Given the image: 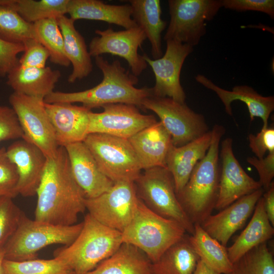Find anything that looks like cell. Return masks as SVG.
Listing matches in <instances>:
<instances>
[{"label":"cell","mask_w":274,"mask_h":274,"mask_svg":"<svg viewBox=\"0 0 274 274\" xmlns=\"http://www.w3.org/2000/svg\"><path fill=\"white\" fill-rule=\"evenodd\" d=\"M36 195L35 219L38 221L73 225L86 210V196L74 178L64 147H59L55 157L47 158Z\"/></svg>","instance_id":"1"},{"label":"cell","mask_w":274,"mask_h":274,"mask_svg":"<svg viewBox=\"0 0 274 274\" xmlns=\"http://www.w3.org/2000/svg\"><path fill=\"white\" fill-rule=\"evenodd\" d=\"M193 274H220L199 260Z\"/></svg>","instance_id":"46"},{"label":"cell","mask_w":274,"mask_h":274,"mask_svg":"<svg viewBox=\"0 0 274 274\" xmlns=\"http://www.w3.org/2000/svg\"><path fill=\"white\" fill-rule=\"evenodd\" d=\"M8 196H0V250L17 229L25 214Z\"/></svg>","instance_id":"37"},{"label":"cell","mask_w":274,"mask_h":274,"mask_svg":"<svg viewBox=\"0 0 274 274\" xmlns=\"http://www.w3.org/2000/svg\"><path fill=\"white\" fill-rule=\"evenodd\" d=\"M166 42L165 52L160 58L152 59L146 54L142 55L155 75L153 96L169 97L184 103L186 96L181 84L180 74L183 63L193 47L174 40Z\"/></svg>","instance_id":"13"},{"label":"cell","mask_w":274,"mask_h":274,"mask_svg":"<svg viewBox=\"0 0 274 274\" xmlns=\"http://www.w3.org/2000/svg\"><path fill=\"white\" fill-rule=\"evenodd\" d=\"M264 207L266 215L271 224L274 226V183H271L269 188L262 195Z\"/></svg>","instance_id":"45"},{"label":"cell","mask_w":274,"mask_h":274,"mask_svg":"<svg viewBox=\"0 0 274 274\" xmlns=\"http://www.w3.org/2000/svg\"><path fill=\"white\" fill-rule=\"evenodd\" d=\"M199 258L186 234L152 263L153 274H193Z\"/></svg>","instance_id":"31"},{"label":"cell","mask_w":274,"mask_h":274,"mask_svg":"<svg viewBox=\"0 0 274 274\" xmlns=\"http://www.w3.org/2000/svg\"><path fill=\"white\" fill-rule=\"evenodd\" d=\"M67 13L75 21H101L129 29L137 27L129 4L109 5L98 0H68Z\"/></svg>","instance_id":"24"},{"label":"cell","mask_w":274,"mask_h":274,"mask_svg":"<svg viewBox=\"0 0 274 274\" xmlns=\"http://www.w3.org/2000/svg\"><path fill=\"white\" fill-rule=\"evenodd\" d=\"M60 77L59 71L49 66L24 67L18 64L8 74L7 84L14 92L44 99L54 91Z\"/></svg>","instance_id":"25"},{"label":"cell","mask_w":274,"mask_h":274,"mask_svg":"<svg viewBox=\"0 0 274 274\" xmlns=\"http://www.w3.org/2000/svg\"><path fill=\"white\" fill-rule=\"evenodd\" d=\"M132 18L137 26L145 33L151 45L154 59L163 55L161 34L167 22L161 19V8L159 0H130Z\"/></svg>","instance_id":"28"},{"label":"cell","mask_w":274,"mask_h":274,"mask_svg":"<svg viewBox=\"0 0 274 274\" xmlns=\"http://www.w3.org/2000/svg\"><path fill=\"white\" fill-rule=\"evenodd\" d=\"M189 242L199 259L220 274H232L233 264L225 246L207 233L199 224H194Z\"/></svg>","instance_id":"30"},{"label":"cell","mask_w":274,"mask_h":274,"mask_svg":"<svg viewBox=\"0 0 274 274\" xmlns=\"http://www.w3.org/2000/svg\"><path fill=\"white\" fill-rule=\"evenodd\" d=\"M24 50L22 43H12L0 39V77H4L18 65V54Z\"/></svg>","instance_id":"41"},{"label":"cell","mask_w":274,"mask_h":274,"mask_svg":"<svg viewBox=\"0 0 274 274\" xmlns=\"http://www.w3.org/2000/svg\"><path fill=\"white\" fill-rule=\"evenodd\" d=\"M232 274H233V273H232Z\"/></svg>","instance_id":"48"},{"label":"cell","mask_w":274,"mask_h":274,"mask_svg":"<svg viewBox=\"0 0 274 274\" xmlns=\"http://www.w3.org/2000/svg\"><path fill=\"white\" fill-rule=\"evenodd\" d=\"M195 78L197 82L216 93L224 105L227 114L232 115L231 104L233 101L238 100L246 105L251 121L255 117H259L263 122L262 128L268 127L269 117L274 110L273 96H264L248 85L235 86L231 91L226 90L201 74L197 75Z\"/></svg>","instance_id":"21"},{"label":"cell","mask_w":274,"mask_h":274,"mask_svg":"<svg viewBox=\"0 0 274 274\" xmlns=\"http://www.w3.org/2000/svg\"><path fill=\"white\" fill-rule=\"evenodd\" d=\"M139 201L134 182L121 181L96 197L86 198L85 204L94 219L122 232L131 221Z\"/></svg>","instance_id":"12"},{"label":"cell","mask_w":274,"mask_h":274,"mask_svg":"<svg viewBox=\"0 0 274 274\" xmlns=\"http://www.w3.org/2000/svg\"><path fill=\"white\" fill-rule=\"evenodd\" d=\"M103 78L96 86L81 91H53L44 98L46 103L79 102L91 110L113 104H126L142 108L145 99L152 96V88H136L137 77L123 67L118 60L111 63L102 56L95 57Z\"/></svg>","instance_id":"2"},{"label":"cell","mask_w":274,"mask_h":274,"mask_svg":"<svg viewBox=\"0 0 274 274\" xmlns=\"http://www.w3.org/2000/svg\"><path fill=\"white\" fill-rule=\"evenodd\" d=\"M170 21L163 39L193 47L206 33L207 23L222 7L221 0H169Z\"/></svg>","instance_id":"9"},{"label":"cell","mask_w":274,"mask_h":274,"mask_svg":"<svg viewBox=\"0 0 274 274\" xmlns=\"http://www.w3.org/2000/svg\"><path fill=\"white\" fill-rule=\"evenodd\" d=\"M83 222L61 226L32 220L25 214L4 248L5 259L24 261L36 259L38 252L53 244L68 246L80 233Z\"/></svg>","instance_id":"6"},{"label":"cell","mask_w":274,"mask_h":274,"mask_svg":"<svg viewBox=\"0 0 274 274\" xmlns=\"http://www.w3.org/2000/svg\"><path fill=\"white\" fill-rule=\"evenodd\" d=\"M74 241L56 249L54 258L63 261L74 274H84L115 253L123 243L121 232L101 224L88 213Z\"/></svg>","instance_id":"4"},{"label":"cell","mask_w":274,"mask_h":274,"mask_svg":"<svg viewBox=\"0 0 274 274\" xmlns=\"http://www.w3.org/2000/svg\"><path fill=\"white\" fill-rule=\"evenodd\" d=\"M68 2V0H3L4 5L14 9L30 23L65 15Z\"/></svg>","instance_id":"32"},{"label":"cell","mask_w":274,"mask_h":274,"mask_svg":"<svg viewBox=\"0 0 274 274\" xmlns=\"http://www.w3.org/2000/svg\"><path fill=\"white\" fill-rule=\"evenodd\" d=\"M45 107L59 147L83 142L88 134L90 110L68 102H45Z\"/></svg>","instance_id":"19"},{"label":"cell","mask_w":274,"mask_h":274,"mask_svg":"<svg viewBox=\"0 0 274 274\" xmlns=\"http://www.w3.org/2000/svg\"><path fill=\"white\" fill-rule=\"evenodd\" d=\"M209 130L201 136L180 146H171L166 159V168L172 176L176 194L184 187L196 164L206 155L211 143Z\"/></svg>","instance_id":"23"},{"label":"cell","mask_w":274,"mask_h":274,"mask_svg":"<svg viewBox=\"0 0 274 274\" xmlns=\"http://www.w3.org/2000/svg\"><path fill=\"white\" fill-rule=\"evenodd\" d=\"M74 179L86 198L96 197L109 190L114 183L99 169L83 142L64 147Z\"/></svg>","instance_id":"20"},{"label":"cell","mask_w":274,"mask_h":274,"mask_svg":"<svg viewBox=\"0 0 274 274\" xmlns=\"http://www.w3.org/2000/svg\"><path fill=\"white\" fill-rule=\"evenodd\" d=\"M3 266L5 274H74L63 261L54 257L24 261L4 259Z\"/></svg>","instance_id":"35"},{"label":"cell","mask_w":274,"mask_h":274,"mask_svg":"<svg viewBox=\"0 0 274 274\" xmlns=\"http://www.w3.org/2000/svg\"><path fill=\"white\" fill-rule=\"evenodd\" d=\"M22 44L24 50L19 59L18 64L24 67H45L50 56L46 48L34 39H28Z\"/></svg>","instance_id":"39"},{"label":"cell","mask_w":274,"mask_h":274,"mask_svg":"<svg viewBox=\"0 0 274 274\" xmlns=\"http://www.w3.org/2000/svg\"><path fill=\"white\" fill-rule=\"evenodd\" d=\"M264 192L261 188L238 199L218 213L211 214L200 224L201 227L226 247L232 235L244 226L253 213Z\"/></svg>","instance_id":"18"},{"label":"cell","mask_w":274,"mask_h":274,"mask_svg":"<svg viewBox=\"0 0 274 274\" xmlns=\"http://www.w3.org/2000/svg\"><path fill=\"white\" fill-rule=\"evenodd\" d=\"M210 146L194 167L183 189L177 194L179 201L194 225L201 224L215 209L219 188V145L225 130L219 124L212 129Z\"/></svg>","instance_id":"3"},{"label":"cell","mask_w":274,"mask_h":274,"mask_svg":"<svg viewBox=\"0 0 274 274\" xmlns=\"http://www.w3.org/2000/svg\"><path fill=\"white\" fill-rule=\"evenodd\" d=\"M186 233L180 223L156 214L139 199L133 218L121 237L123 243L138 248L153 263Z\"/></svg>","instance_id":"5"},{"label":"cell","mask_w":274,"mask_h":274,"mask_svg":"<svg viewBox=\"0 0 274 274\" xmlns=\"http://www.w3.org/2000/svg\"><path fill=\"white\" fill-rule=\"evenodd\" d=\"M248 140L249 147L255 157L262 158L267 152L274 151V128H262L256 135L250 133Z\"/></svg>","instance_id":"43"},{"label":"cell","mask_w":274,"mask_h":274,"mask_svg":"<svg viewBox=\"0 0 274 274\" xmlns=\"http://www.w3.org/2000/svg\"><path fill=\"white\" fill-rule=\"evenodd\" d=\"M152 262L138 248L122 243L111 256L84 274H153Z\"/></svg>","instance_id":"29"},{"label":"cell","mask_w":274,"mask_h":274,"mask_svg":"<svg viewBox=\"0 0 274 274\" xmlns=\"http://www.w3.org/2000/svg\"><path fill=\"white\" fill-rule=\"evenodd\" d=\"M6 151L17 170V195H36L46 165L47 158L45 154L37 146L22 139L11 144Z\"/></svg>","instance_id":"17"},{"label":"cell","mask_w":274,"mask_h":274,"mask_svg":"<svg viewBox=\"0 0 274 274\" xmlns=\"http://www.w3.org/2000/svg\"><path fill=\"white\" fill-rule=\"evenodd\" d=\"M247 161L256 168L259 176V182L264 190H266L274 177V151L260 159L255 156L248 157Z\"/></svg>","instance_id":"44"},{"label":"cell","mask_w":274,"mask_h":274,"mask_svg":"<svg viewBox=\"0 0 274 274\" xmlns=\"http://www.w3.org/2000/svg\"><path fill=\"white\" fill-rule=\"evenodd\" d=\"M0 39L12 43L36 39L33 23L24 20L14 9L4 5L3 0H0Z\"/></svg>","instance_id":"34"},{"label":"cell","mask_w":274,"mask_h":274,"mask_svg":"<svg viewBox=\"0 0 274 274\" xmlns=\"http://www.w3.org/2000/svg\"><path fill=\"white\" fill-rule=\"evenodd\" d=\"M267 242L252 249L233 264V274H274V260Z\"/></svg>","instance_id":"36"},{"label":"cell","mask_w":274,"mask_h":274,"mask_svg":"<svg viewBox=\"0 0 274 274\" xmlns=\"http://www.w3.org/2000/svg\"><path fill=\"white\" fill-rule=\"evenodd\" d=\"M9 101L22 129V139L37 146L47 158L55 157L59 147L44 99L14 92Z\"/></svg>","instance_id":"10"},{"label":"cell","mask_w":274,"mask_h":274,"mask_svg":"<svg viewBox=\"0 0 274 274\" xmlns=\"http://www.w3.org/2000/svg\"><path fill=\"white\" fill-rule=\"evenodd\" d=\"M222 7L238 12L254 11L267 14L274 19L273 0H222Z\"/></svg>","instance_id":"42"},{"label":"cell","mask_w":274,"mask_h":274,"mask_svg":"<svg viewBox=\"0 0 274 274\" xmlns=\"http://www.w3.org/2000/svg\"><path fill=\"white\" fill-rule=\"evenodd\" d=\"M142 108L158 116L175 147L183 146L210 130L204 116L193 111L185 102L152 95L144 100Z\"/></svg>","instance_id":"11"},{"label":"cell","mask_w":274,"mask_h":274,"mask_svg":"<svg viewBox=\"0 0 274 274\" xmlns=\"http://www.w3.org/2000/svg\"><path fill=\"white\" fill-rule=\"evenodd\" d=\"M274 234V228L265 213L262 196L255 207L247 227L227 248L229 258L233 264L246 253L256 247L266 243Z\"/></svg>","instance_id":"27"},{"label":"cell","mask_w":274,"mask_h":274,"mask_svg":"<svg viewBox=\"0 0 274 274\" xmlns=\"http://www.w3.org/2000/svg\"><path fill=\"white\" fill-rule=\"evenodd\" d=\"M134 184L138 197L148 208L178 222L187 233L193 234L194 225L179 201L172 176L166 167L144 170Z\"/></svg>","instance_id":"7"},{"label":"cell","mask_w":274,"mask_h":274,"mask_svg":"<svg viewBox=\"0 0 274 274\" xmlns=\"http://www.w3.org/2000/svg\"><path fill=\"white\" fill-rule=\"evenodd\" d=\"M5 259V252L4 249L0 250V274H5L3 263Z\"/></svg>","instance_id":"47"},{"label":"cell","mask_w":274,"mask_h":274,"mask_svg":"<svg viewBox=\"0 0 274 274\" xmlns=\"http://www.w3.org/2000/svg\"><path fill=\"white\" fill-rule=\"evenodd\" d=\"M57 21L62 35L65 55L73 66L67 79L73 83L87 77L92 72L91 56L84 38L75 28V21L65 15L58 17Z\"/></svg>","instance_id":"26"},{"label":"cell","mask_w":274,"mask_h":274,"mask_svg":"<svg viewBox=\"0 0 274 274\" xmlns=\"http://www.w3.org/2000/svg\"><path fill=\"white\" fill-rule=\"evenodd\" d=\"M102 108V112H89L88 134L103 133L128 139L157 121L154 115L141 113L133 105L118 103Z\"/></svg>","instance_id":"15"},{"label":"cell","mask_w":274,"mask_h":274,"mask_svg":"<svg viewBox=\"0 0 274 274\" xmlns=\"http://www.w3.org/2000/svg\"><path fill=\"white\" fill-rule=\"evenodd\" d=\"M23 132L11 107L0 105V142L22 139Z\"/></svg>","instance_id":"40"},{"label":"cell","mask_w":274,"mask_h":274,"mask_svg":"<svg viewBox=\"0 0 274 274\" xmlns=\"http://www.w3.org/2000/svg\"><path fill=\"white\" fill-rule=\"evenodd\" d=\"M100 171L114 183L134 182L142 170L128 139L103 133H90L83 141Z\"/></svg>","instance_id":"8"},{"label":"cell","mask_w":274,"mask_h":274,"mask_svg":"<svg viewBox=\"0 0 274 274\" xmlns=\"http://www.w3.org/2000/svg\"><path fill=\"white\" fill-rule=\"evenodd\" d=\"M128 140L142 169L166 167V157L173 145L170 135L160 121L142 129Z\"/></svg>","instance_id":"22"},{"label":"cell","mask_w":274,"mask_h":274,"mask_svg":"<svg viewBox=\"0 0 274 274\" xmlns=\"http://www.w3.org/2000/svg\"><path fill=\"white\" fill-rule=\"evenodd\" d=\"M98 36L94 37L89 45L91 56L110 54L123 58L127 62L132 74L138 77L147 68L148 64L139 48L147 39L144 31L138 26L115 31L112 28L96 29Z\"/></svg>","instance_id":"14"},{"label":"cell","mask_w":274,"mask_h":274,"mask_svg":"<svg viewBox=\"0 0 274 274\" xmlns=\"http://www.w3.org/2000/svg\"><path fill=\"white\" fill-rule=\"evenodd\" d=\"M33 28L36 39L48 51L50 60L54 64L68 66L70 62L65 54L63 39L57 18L36 22Z\"/></svg>","instance_id":"33"},{"label":"cell","mask_w":274,"mask_h":274,"mask_svg":"<svg viewBox=\"0 0 274 274\" xmlns=\"http://www.w3.org/2000/svg\"><path fill=\"white\" fill-rule=\"evenodd\" d=\"M18 175L15 165L9 158L4 147L0 148V196L14 198Z\"/></svg>","instance_id":"38"},{"label":"cell","mask_w":274,"mask_h":274,"mask_svg":"<svg viewBox=\"0 0 274 274\" xmlns=\"http://www.w3.org/2000/svg\"><path fill=\"white\" fill-rule=\"evenodd\" d=\"M221 145L219 194L215 208L218 210L262 188L259 181L247 174L235 157L232 139L225 138Z\"/></svg>","instance_id":"16"}]
</instances>
